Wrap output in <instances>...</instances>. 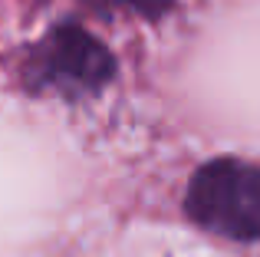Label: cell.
<instances>
[{
  "instance_id": "7a4b0ae2",
  "label": "cell",
  "mask_w": 260,
  "mask_h": 257,
  "mask_svg": "<svg viewBox=\"0 0 260 257\" xmlns=\"http://www.w3.org/2000/svg\"><path fill=\"white\" fill-rule=\"evenodd\" d=\"M115 59L89 30L76 23H59L33 50L26 76L33 86L59 96H89L112 79Z\"/></svg>"
},
{
  "instance_id": "3957f363",
  "label": "cell",
  "mask_w": 260,
  "mask_h": 257,
  "mask_svg": "<svg viewBox=\"0 0 260 257\" xmlns=\"http://www.w3.org/2000/svg\"><path fill=\"white\" fill-rule=\"evenodd\" d=\"M119 4L132 7V10L142 13V17H161V13H165L175 0H119Z\"/></svg>"
},
{
  "instance_id": "6da1fadb",
  "label": "cell",
  "mask_w": 260,
  "mask_h": 257,
  "mask_svg": "<svg viewBox=\"0 0 260 257\" xmlns=\"http://www.w3.org/2000/svg\"><path fill=\"white\" fill-rule=\"evenodd\" d=\"M191 221L231 241H260V165L214 158L194 172L184 198Z\"/></svg>"
}]
</instances>
